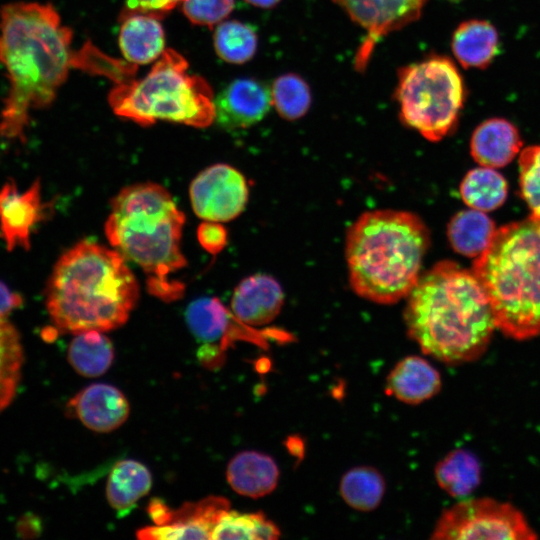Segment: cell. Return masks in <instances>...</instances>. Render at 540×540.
Returning <instances> with one entry per match:
<instances>
[{
    "instance_id": "obj_1",
    "label": "cell",
    "mask_w": 540,
    "mask_h": 540,
    "mask_svg": "<svg viewBox=\"0 0 540 540\" xmlns=\"http://www.w3.org/2000/svg\"><path fill=\"white\" fill-rule=\"evenodd\" d=\"M72 30L51 4L15 2L0 9V63L10 88L0 136L24 140L33 110L48 107L75 66Z\"/></svg>"
},
{
    "instance_id": "obj_2",
    "label": "cell",
    "mask_w": 540,
    "mask_h": 540,
    "mask_svg": "<svg viewBox=\"0 0 540 540\" xmlns=\"http://www.w3.org/2000/svg\"><path fill=\"white\" fill-rule=\"evenodd\" d=\"M404 321L422 352L447 364L478 359L496 329L487 295L472 270L440 261L406 297Z\"/></svg>"
},
{
    "instance_id": "obj_3",
    "label": "cell",
    "mask_w": 540,
    "mask_h": 540,
    "mask_svg": "<svg viewBox=\"0 0 540 540\" xmlns=\"http://www.w3.org/2000/svg\"><path fill=\"white\" fill-rule=\"evenodd\" d=\"M45 296L58 330L105 332L128 320L139 298V285L117 250L83 240L58 259Z\"/></svg>"
},
{
    "instance_id": "obj_4",
    "label": "cell",
    "mask_w": 540,
    "mask_h": 540,
    "mask_svg": "<svg viewBox=\"0 0 540 540\" xmlns=\"http://www.w3.org/2000/svg\"><path fill=\"white\" fill-rule=\"evenodd\" d=\"M429 245V230L414 213L379 209L361 214L345 243L352 290L378 304L406 298L421 275Z\"/></svg>"
},
{
    "instance_id": "obj_5",
    "label": "cell",
    "mask_w": 540,
    "mask_h": 540,
    "mask_svg": "<svg viewBox=\"0 0 540 540\" xmlns=\"http://www.w3.org/2000/svg\"><path fill=\"white\" fill-rule=\"evenodd\" d=\"M185 216L161 185L123 188L111 201L105 234L125 259L142 268L150 293L164 301L180 298L184 285L169 277L186 266L181 250Z\"/></svg>"
},
{
    "instance_id": "obj_6",
    "label": "cell",
    "mask_w": 540,
    "mask_h": 540,
    "mask_svg": "<svg viewBox=\"0 0 540 540\" xmlns=\"http://www.w3.org/2000/svg\"><path fill=\"white\" fill-rule=\"evenodd\" d=\"M496 328L516 340L540 334V220L498 228L473 263Z\"/></svg>"
},
{
    "instance_id": "obj_7",
    "label": "cell",
    "mask_w": 540,
    "mask_h": 540,
    "mask_svg": "<svg viewBox=\"0 0 540 540\" xmlns=\"http://www.w3.org/2000/svg\"><path fill=\"white\" fill-rule=\"evenodd\" d=\"M188 66L180 53L166 49L145 77L115 85L108 95L112 110L142 126L158 120L209 126L215 119L212 88Z\"/></svg>"
},
{
    "instance_id": "obj_8",
    "label": "cell",
    "mask_w": 540,
    "mask_h": 540,
    "mask_svg": "<svg viewBox=\"0 0 540 540\" xmlns=\"http://www.w3.org/2000/svg\"><path fill=\"white\" fill-rule=\"evenodd\" d=\"M395 97L402 122L429 141L451 132L464 102L462 77L446 57H431L398 71Z\"/></svg>"
},
{
    "instance_id": "obj_9",
    "label": "cell",
    "mask_w": 540,
    "mask_h": 540,
    "mask_svg": "<svg viewBox=\"0 0 540 540\" xmlns=\"http://www.w3.org/2000/svg\"><path fill=\"white\" fill-rule=\"evenodd\" d=\"M538 536L523 513L507 502L471 498L443 511L431 539L534 540Z\"/></svg>"
},
{
    "instance_id": "obj_10",
    "label": "cell",
    "mask_w": 540,
    "mask_h": 540,
    "mask_svg": "<svg viewBox=\"0 0 540 540\" xmlns=\"http://www.w3.org/2000/svg\"><path fill=\"white\" fill-rule=\"evenodd\" d=\"M229 509V500L222 496L187 502L178 509L154 498L147 512L155 525L139 529L136 536L142 540L211 539L215 526Z\"/></svg>"
},
{
    "instance_id": "obj_11",
    "label": "cell",
    "mask_w": 540,
    "mask_h": 540,
    "mask_svg": "<svg viewBox=\"0 0 540 540\" xmlns=\"http://www.w3.org/2000/svg\"><path fill=\"white\" fill-rule=\"evenodd\" d=\"M195 214L205 221L227 222L239 216L248 201L244 175L228 164H214L201 171L189 187Z\"/></svg>"
},
{
    "instance_id": "obj_12",
    "label": "cell",
    "mask_w": 540,
    "mask_h": 540,
    "mask_svg": "<svg viewBox=\"0 0 540 540\" xmlns=\"http://www.w3.org/2000/svg\"><path fill=\"white\" fill-rule=\"evenodd\" d=\"M362 28L366 38L356 55V68L366 67L376 43L417 20L428 0H332Z\"/></svg>"
},
{
    "instance_id": "obj_13",
    "label": "cell",
    "mask_w": 540,
    "mask_h": 540,
    "mask_svg": "<svg viewBox=\"0 0 540 540\" xmlns=\"http://www.w3.org/2000/svg\"><path fill=\"white\" fill-rule=\"evenodd\" d=\"M271 106V88L266 83L236 79L214 98V121L226 130L245 129L261 121Z\"/></svg>"
},
{
    "instance_id": "obj_14",
    "label": "cell",
    "mask_w": 540,
    "mask_h": 540,
    "mask_svg": "<svg viewBox=\"0 0 540 540\" xmlns=\"http://www.w3.org/2000/svg\"><path fill=\"white\" fill-rule=\"evenodd\" d=\"M68 408L84 426L100 433L119 428L130 412L125 395L105 383H94L79 391L69 401Z\"/></svg>"
},
{
    "instance_id": "obj_15",
    "label": "cell",
    "mask_w": 540,
    "mask_h": 540,
    "mask_svg": "<svg viewBox=\"0 0 540 540\" xmlns=\"http://www.w3.org/2000/svg\"><path fill=\"white\" fill-rule=\"evenodd\" d=\"M41 213L40 182L19 193L14 181L0 189V230L8 250L30 247V233Z\"/></svg>"
},
{
    "instance_id": "obj_16",
    "label": "cell",
    "mask_w": 540,
    "mask_h": 540,
    "mask_svg": "<svg viewBox=\"0 0 540 540\" xmlns=\"http://www.w3.org/2000/svg\"><path fill=\"white\" fill-rule=\"evenodd\" d=\"M283 303L284 293L279 282L266 274H254L235 288L231 309L240 323L257 327L272 322Z\"/></svg>"
},
{
    "instance_id": "obj_17",
    "label": "cell",
    "mask_w": 540,
    "mask_h": 540,
    "mask_svg": "<svg viewBox=\"0 0 540 540\" xmlns=\"http://www.w3.org/2000/svg\"><path fill=\"white\" fill-rule=\"evenodd\" d=\"M441 389V377L426 359L407 356L390 371L385 391L402 403L416 405L433 396Z\"/></svg>"
},
{
    "instance_id": "obj_18",
    "label": "cell",
    "mask_w": 540,
    "mask_h": 540,
    "mask_svg": "<svg viewBox=\"0 0 540 540\" xmlns=\"http://www.w3.org/2000/svg\"><path fill=\"white\" fill-rule=\"evenodd\" d=\"M119 47L128 62L147 64L165 51V35L159 17L142 12L122 13Z\"/></svg>"
},
{
    "instance_id": "obj_19",
    "label": "cell",
    "mask_w": 540,
    "mask_h": 540,
    "mask_svg": "<svg viewBox=\"0 0 540 540\" xmlns=\"http://www.w3.org/2000/svg\"><path fill=\"white\" fill-rule=\"evenodd\" d=\"M522 140L518 129L508 120L491 118L476 127L470 140V152L481 166L500 168L519 153Z\"/></svg>"
},
{
    "instance_id": "obj_20",
    "label": "cell",
    "mask_w": 540,
    "mask_h": 540,
    "mask_svg": "<svg viewBox=\"0 0 540 540\" xmlns=\"http://www.w3.org/2000/svg\"><path fill=\"white\" fill-rule=\"evenodd\" d=\"M279 468L275 460L262 452L242 451L228 463L226 479L238 494L260 498L272 493L279 481Z\"/></svg>"
},
{
    "instance_id": "obj_21",
    "label": "cell",
    "mask_w": 540,
    "mask_h": 540,
    "mask_svg": "<svg viewBox=\"0 0 540 540\" xmlns=\"http://www.w3.org/2000/svg\"><path fill=\"white\" fill-rule=\"evenodd\" d=\"M451 47L464 68L484 69L499 53V35L486 20H468L454 31Z\"/></svg>"
},
{
    "instance_id": "obj_22",
    "label": "cell",
    "mask_w": 540,
    "mask_h": 540,
    "mask_svg": "<svg viewBox=\"0 0 540 540\" xmlns=\"http://www.w3.org/2000/svg\"><path fill=\"white\" fill-rule=\"evenodd\" d=\"M151 486L152 475L144 464L132 459L120 460L109 473L106 498L119 515H124L150 491Z\"/></svg>"
},
{
    "instance_id": "obj_23",
    "label": "cell",
    "mask_w": 540,
    "mask_h": 540,
    "mask_svg": "<svg viewBox=\"0 0 540 540\" xmlns=\"http://www.w3.org/2000/svg\"><path fill=\"white\" fill-rule=\"evenodd\" d=\"M494 221L476 209L456 213L447 226L448 240L457 253L478 257L489 245L495 232Z\"/></svg>"
},
{
    "instance_id": "obj_24",
    "label": "cell",
    "mask_w": 540,
    "mask_h": 540,
    "mask_svg": "<svg viewBox=\"0 0 540 540\" xmlns=\"http://www.w3.org/2000/svg\"><path fill=\"white\" fill-rule=\"evenodd\" d=\"M114 347L101 331L76 333L68 348V361L74 370L85 377L103 375L114 360Z\"/></svg>"
},
{
    "instance_id": "obj_25",
    "label": "cell",
    "mask_w": 540,
    "mask_h": 540,
    "mask_svg": "<svg viewBox=\"0 0 540 540\" xmlns=\"http://www.w3.org/2000/svg\"><path fill=\"white\" fill-rule=\"evenodd\" d=\"M439 487L455 498L471 494L480 484L481 467L476 456L464 449L449 452L435 466Z\"/></svg>"
},
{
    "instance_id": "obj_26",
    "label": "cell",
    "mask_w": 540,
    "mask_h": 540,
    "mask_svg": "<svg viewBox=\"0 0 540 540\" xmlns=\"http://www.w3.org/2000/svg\"><path fill=\"white\" fill-rule=\"evenodd\" d=\"M339 491L341 498L350 508L370 512L382 502L386 481L376 468L357 466L343 474Z\"/></svg>"
},
{
    "instance_id": "obj_27",
    "label": "cell",
    "mask_w": 540,
    "mask_h": 540,
    "mask_svg": "<svg viewBox=\"0 0 540 540\" xmlns=\"http://www.w3.org/2000/svg\"><path fill=\"white\" fill-rule=\"evenodd\" d=\"M459 190L462 200L470 208L488 212L505 202L508 185L494 168L482 166L468 171Z\"/></svg>"
},
{
    "instance_id": "obj_28",
    "label": "cell",
    "mask_w": 540,
    "mask_h": 540,
    "mask_svg": "<svg viewBox=\"0 0 540 540\" xmlns=\"http://www.w3.org/2000/svg\"><path fill=\"white\" fill-rule=\"evenodd\" d=\"M233 316L214 297H203L192 301L185 312L187 325L195 338L212 343L228 337L233 326Z\"/></svg>"
},
{
    "instance_id": "obj_29",
    "label": "cell",
    "mask_w": 540,
    "mask_h": 540,
    "mask_svg": "<svg viewBox=\"0 0 540 540\" xmlns=\"http://www.w3.org/2000/svg\"><path fill=\"white\" fill-rule=\"evenodd\" d=\"M281 535L278 526L264 513H242L229 509L215 526L211 539L275 540Z\"/></svg>"
},
{
    "instance_id": "obj_30",
    "label": "cell",
    "mask_w": 540,
    "mask_h": 540,
    "mask_svg": "<svg viewBox=\"0 0 540 540\" xmlns=\"http://www.w3.org/2000/svg\"><path fill=\"white\" fill-rule=\"evenodd\" d=\"M22 363L23 350L19 334L6 319H0V412L14 397Z\"/></svg>"
},
{
    "instance_id": "obj_31",
    "label": "cell",
    "mask_w": 540,
    "mask_h": 540,
    "mask_svg": "<svg viewBox=\"0 0 540 540\" xmlns=\"http://www.w3.org/2000/svg\"><path fill=\"white\" fill-rule=\"evenodd\" d=\"M217 55L224 61L242 64L254 56L257 49V35L254 29L237 20L220 23L213 36Z\"/></svg>"
},
{
    "instance_id": "obj_32",
    "label": "cell",
    "mask_w": 540,
    "mask_h": 540,
    "mask_svg": "<svg viewBox=\"0 0 540 540\" xmlns=\"http://www.w3.org/2000/svg\"><path fill=\"white\" fill-rule=\"evenodd\" d=\"M272 104L281 117L287 120L301 118L311 104L308 84L298 75L289 73L279 76L271 87Z\"/></svg>"
},
{
    "instance_id": "obj_33",
    "label": "cell",
    "mask_w": 540,
    "mask_h": 540,
    "mask_svg": "<svg viewBox=\"0 0 540 540\" xmlns=\"http://www.w3.org/2000/svg\"><path fill=\"white\" fill-rule=\"evenodd\" d=\"M519 185L531 217L540 220V144L526 147L519 156Z\"/></svg>"
},
{
    "instance_id": "obj_34",
    "label": "cell",
    "mask_w": 540,
    "mask_h": 540,
    "mask_svg": "<svg viewBox=\"0 0 540 540\" xmlns=\"http://www.w3.org/2000/svg\"><path fill=\"white\" fill-rule=\"evenodd\" d=\"M234 8V0H183L187 19L202 26H213L225 19Z\"/></svg>"
},
{
    "instance_id": "obj_35",
    "label": "cell",
    "mask_w": 540,
    "mask_h": 540,
    "mask_svg": "<svg viewBox=\"0 0 540 540\" xmlns=\"http://www.w3.org/2000/svg\"><path fill=\"white\" fill-rule=\"evenodd\" d=\"M227 231L219 222L205 221L197 229L200 245L209 253L217 254L227 244Z\"/></svg>"
},
{
    "instance_id": "obj_36",
    "label": "cell",
    "mask_w": 540,
    "mask_h": 540,
    "mask_svg": "<svg viewBox=\"0 0 540 540\" xmlns=\"http://www.w3.org/2000/svg\"><path fill=\"white\" fill-rule=\"evenodd\" d=\"M183 0H127L125 12H142L153 14L161 18L165 13L172 10L179 2Z\"/></svg>"
},
{
    "instance_id": "obj_37",
    "label": "cell",
    "mask_w": 540,
    "mask_h": 540,
    "mask_svg": "<svg viewBox=\"0 0 540 540\" xmlns=\"http://www.w3.org/2000/svg\"><path fill=\"white\" fill-rule=\"evenodd\" d=\"M22 304V297L11 291L6 284L0 281V319H5L14 309Z\"/></svg>"
},
{
    "instance_id": "obj_38",
    "label": "cell",
    "mask_w": 540,
    "mask_h": 540,
    "mask_svg": "<svg viewBox=\"0 0 540 540\" xmlns=\"http://www.w3.org/2000/svg\"><path fill=\"white\" fill-rule=\"evenodd\" d=\"M39 526L40 524L36 522L35 517H28L20 522L19 531L21 532V534H25L26 536H30V533L35 535V532L40 531L38 529Z\"/></svg>"
},
{
    "instance_id": "obj_39",
    "label": "cell",
    "mask_w": 540,
    "mask_h": 540,
    "mask_svg": "<svg viewBox=\"0 0 540 540\" xmlns=\"http://www.w3.org/2000/svg\"><path fill=\"white\" fill-rule=\"evenodd\" d=\"M245 1L254 6H258L262 8H270L278 4L280 0H245Z\"/></svg>"
},
{
    "instance_id": "obj_40",
    "label": "cell",
    "mask_w": 540,
    "mask_h": 540,
    "mask_svg": "<svg viewBox=\"0 0 540 540\" xmlns=\"http://www.w3.org/2000/svg\"><path fill=\"white\" fill-rule=\"evenodd\" d=\"M450 1H451V2H459V1H461V0H450Z\"/></svg>"
}]
</instances>
